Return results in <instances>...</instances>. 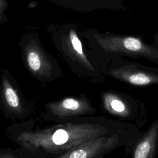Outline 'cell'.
Masks as SVG:
<instances>
[{"label":"cell","instance_id":"ba28073f","mask_svg":"<svg viewBox=\"0 0 158 158\" xmlns=\"http://www.w3.org/2000/svg\"><path fill=\"white\" fill-rule=\"evenodd\" d=\"M102 101L104 108L113 115L126 118L130 114L127 102L116 93L107 92L102 94Z\"/></svg>","mask_w":158,"mask_h":158},{"label":"cell","instance_id":"3957f363","mask_svg":"<svg viewBox=\"0 0 158 158\" xmlns=\"http://www.w3.org/2000/svg\"><path fill=\"white\" fill-rule=\"evenodd\" d=\"M25 64L31 73L42 81H50L60 74V68L54 60L35 40L22 42L20 44Z\"/></svg>","mask_w":158,"mask_h":158},{"label":"cell","instance_id":"52a82bcc","mask_svg":"<svg viewBox=\"0 0 158 158\" xmlns=\"http://www.w3.org/2000/svg\"><path fill=\"white\" fill-rule=\"evenodd\" d=\"M106 72L120 80L133 85L143 86L151 83H158V76L153 75L133 65H117L112 62Z\"/></svg>","mask_w":158,"mask_h":158},{"label":"cell","instance_id":"6da1fadb","mask_svg":"<svg viewBox=\"0 0 158 158\" xmlns=\"http://www.w3.org/2000/svg\"><path fill=\"white\" fill-rule=\"evenodd\" d=\"M116 125L106 118L75 117L42 128L20 127L11 138L35 156L57 157L88 140L119 130Z\"/></svg>","mask_w":158,"mask_h":158},{"label":"cell","instance_id":"277c9868","mask_svg":"<svg viewBox=\"0 0 158 158\" xmlns=\"http://www.w3.org/2000/svg\"><path fill=\"white\" fill-rule=\"evenodd\" d=\"M54 40L56 48L73 70L93 77L99 74V71L96 70L85 54L81 42L75 30L71 29L67 35Z\"/></svg>","mask_w":158,"mask_h":158},{"label":"cell","instance_id":"8992f818","mask_svg":"<svg viewBox=\"0 0 158 158\" xmlns=\"http://www.w3.org/2000/svg\"><path fill=\"white\" fill-rule=\"evenodd\" d=\"M47 113L53 119H67L78 117L83 115L93 114L96 112L88 99L66 98L60 101L51 102L46 106Z\"/></svg>","mask_w":158,"mask_h":158},{"label":"cell","instance_id":"30bf717a","mask_svg":"<svg viewBox=\"0 0 158 158\" xmlns=\"http://www.w3.org/2000/svg\"><path fill=\"white\" fill-rule=\"evenodd\" d=\"M158 131V123L152 125L143 139L138 143L133 152L135 158H147L152 156Z\"/></svg>","mask_w":158,"mask_h":158},{"label":"cell","instance_id":"9c48e42d","mask_svg":"<svg viewBox=\"0 0 158 158\" xmlns=\"http://www.w3.org/2000/svg\"><path fill=\"white\" fill-rule=\"evenodd\" d=\"M2 95L4 104L6 108L10 110V112L17 114L23 112L24 109L17 90L4 75L2 77Z\"/></svg>","mask_w":158,"mask_h":158},{"label":"cell","instance_id":"5b68a950","mask_svg":"<svg viewBox=\"0 0 158 158\" xmlns=\"http://www.w3.org/2000/svg\"><path fill=\"white\" fill-rule=\"evenodd\" d=\"M119 130L103 135L88 140L73 149L69 151L58 158H96L102 157L121 143Z\"/></svg>","mask_w":158,"mask_h":158},{"label":"cell","instance_id":"7a4b0ae2","mask_svg":"<svg viewBox=\"0 0 158 158\" xmlns=\"http://www.w3.org/2000/svg\"><path fill=\"white\" fill-rule=\"evenodd\" d=\"M94 49L109 54L158 58V51L133 36L92 33L89 42Z\"/></svg>","mask_w":158,"mask_h":158}]
</instances>
